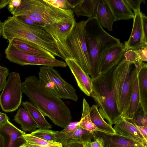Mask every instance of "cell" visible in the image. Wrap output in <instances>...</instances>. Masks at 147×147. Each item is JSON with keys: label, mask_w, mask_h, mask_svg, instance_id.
Masks as SVG:
<instances>
[{"label": "cell", "mask_w": 147, "mask_h": 147, "mask_svg": "<svg viewBox=\"0 0 147 147\" xmlns=\"http://www.w3.org/2000/svg\"><path fill=\"white\" fill-rule=\"evenodd\" d=\"M133 64L125 58L92 78L93 92L90 96L96 103L101 116L111 125L121 117L117 107L116 99L127 75L132 70Z\"/></svg>", "instance_id": "1"}, {"label": "cell", "mask_w": 147, "mask_h": 147, "mask_svg": "<svg viewBox=\"0 0 147 147\" xmlns=\"http://www.w3.org/2000/svg\"><path fill=\"white\" fill-rule=\"evenodd\" d=\"M22 89L31 102L56 125L64 128L71 122L70 111L65 104L42 87L36 76L26 78L22 83Z\"/></svg>", "instance_id": "2"}, {"label": "cell", "mask_w": 147, "mask_h": 147, "mask_svg": "<svg viewBox=\"0 0 147 147\" xmlns=\"http://www.w3.org/2000/svg\"><path fill=\"white\" fill-rule=\"evenodd\" d=\"M1 35L9 41L18 39L32 42L61 58L55 41L47 32L42 27L28 25L15 16L8 17L2 22Z\"/></svg>", "instance_id": "3"}, {"label": "cell", "mask_w": 147, "mask_h": 147, "mask_svg": "<svg viewBox=\"0 0 147 147\" xmlns=\"http://www.w3.org/2000/svg\"><path fill=\"white\" fill-rule=\"evenodd\" d=\"M84 34L89 55L92 78L99 74V64L101 55L107 49L121 42L120 40L107 33L96 19L92 17L86 21Z\"/></svg>", "instance_id": "4"}, {"label": "cell", "mask_w": 147, "mask_h": 147, "mask_svg": "<svg viewBox=\"0 0 147 147\" xmlns=\"http://www.w3.org/2000/svg\"><path fill=\"white\" fill-rule=\"evenodd\" d=\"M73 9L56 7L45 0H21L13 15L26 16L45 26L65 21L74 15Z\"/></svg>", "instance_id": "5"}, {"label": "cell", "mask_w": 147, "mask_h": 147, "mask_svg": "<svg viewBox=\"0 0 147 147\" xmlns=\"http://www.w3.org/2000/svg\"><path fill=\"white\" fill-rule=\"evenodd\" d=\"M38 74L39 84L48 93L60 98L78 101L76 89L53 67H40Z\"/></svg>", "instance_id": "6"}, {"label": "cell", "mask_w": 147, "mask_h": 147, "mask_svg": "<svg viewBox=\"0 0 147 147\" xmlns=\"http://www.w3.org/2000/svg\"><path fill=\"white\" fill-rule=\"evenodd\" d=\"M86 21L77 23L66 40V43L72 59L86 74L91 70L90 60L84 34Z\"/></svg>", "instance_id": "7"}, {"label": "cell", "mask_w": 147, "mask_h": 147, "mask_svg": "<svg viewBox=\"0 0 147 147\" xmlns=\"http://www.w3.org/2000/svg\"><path fill=\"white\" fill-rule=\"evenodd\" d=\"M22 84L19 73L13 72L9 74L0 95V106L3 111L12 112L20 106L23 93Z\"/></svg>", "instance_id": "8"}, {"label": "cell", "mask_w": 147, "mask_h": 147, "mask_svg": "<svg viewBox=\"0 0 147 147\" xmlns=\"http://www.w3.org/2000/svg\"><path fill=\"white\" fill-rule=\"evenodd\" d=\"M76 23L74 14L67 21L42 27L55 41L61 58L65 60L72 59L66 44V40Z\"/></svg>", "instance_id": "9"}, {"label": "cell", "mask_w": 147, "mask_h": 147, "mask_svg": "<svg viewBox=\"0 0 147 147\" xmlns=\"http://www.w3.org/2000/svg\"><path fill=\"white\" fill-rule=\"evenodd\" d=\"M5 53L6 58L10 62L21 66L37 65L65 67L67 65L65 62L56 59H46L28 54L9 42Z\"/></svg>", "instance_id": "10"}, {"label": "cell", "mask_w": 147, "mask_h": 147, "mask_svg": "<svg viewBox=\"0 0 147 147\" xmlns=\"http://www.w3.org/2000/svg\"><path fill=\"white\" fill-rule=\"evenodd\" d=\"M92 138H100L103 147H144L143 144L117 134H111L99 131L92 133Z\"/></svg>", "instance_id": "11"}, {"label": "cell", "mask_w": 147, "mask_h": 147, "mask_svg": "<svg viewBox=\"0 0 147 147\" xmlns=\"http://www.w3.org/2000/svg\"><path fill=\"white\" fill-rule=\"evenodd\" d=\"M142 14L141 12L134 13L132 30L128 40L124 44L126 51L129 50H136L147 46L144 41Z\"/></svg>", "instance_id": "12"}, {"label": "cell", "mask_w": 147, "mask_h": 147, "mask_svg": "<svg viewBox=\"0 0 147 147\" xmlns=\"http://www.w3.org/2000/svg\"><path fill=\"white\" fill-rule=\"evenodd\" d=\"M74 77L80 89L88 96H90L93 92L92 79L85 73L72 59L65 60Z\"/></svg>", "instance_id": "13"}, {"label": "cell", "mask_w": 147, "mask_h": 147, "mask_svg": "<svg viewBox=\"0 0 147 147\" xmlns=\"http://www.w3.org/2000/svg\"><path fill=\"white\" fill-rule=\"evenodd\" d=\"M126 52L124 44L121 42L106 49L100 59L99 74L110 65L122 60L125 58L124 55Z\"/></svg>", "instance_id": "14"}, {"label": "cell", "mask_w": 147, "mask_h": 147, "mask_svg": "<svg viewBox=\"0 0 147 147\" xmlns=\"http://www.w3.org/2000/svg\"><path fill=\"white\" fill-rule=\"evenodd\" d=\"M136 69V67L135 66L134 68L128 74L120 88L116 99L117 107L121 117L125 113L128 105L132 83Z\"/></svg>", "instance_id": "15"}, {"label": "cell", "mask_w": 147, "mask_h": 147, "mask_svg": "<svg viewBox=\"0 0 147 147\" xmlns=\"http://www.w3.org/2000/svg\"><path fill=\"white\" fill-rule=\"evenodd\" d=\"M116 134L140 142L144 145L147 141L135 125L121 117L113 128Z\"/></svg>", "instance_id": "16"}, {"label": "cell", "mask_w": 147, "mask_h": 147, "mask_svg": "<svg viewBox=\"0 0 147 147\" xmlns=\"http://www.w3.org/2000/svg\"><path fill=\"white\" fill-rule=\"evenodd\" d=\"M141 64L134 65L136 67V69L132 83L129 103L126 111L121 117L126 119H132L136 112L140 107L138 73Z\"/></svg>", "instance_id": "17"}, {"label": "cell", "mask_w": 147, "mask_h": 147, "mask_svg": "<svg viewBox=\"0 0 147 147\" xmlns=\"http://www.w3.org/2000/svg\"><path fill=\"white\" fill-rule=\"evenodd\" d=\"M9 42L28 54L46 59H55V56L51 53L32 42L18 39H13L9 41Z\"/></svg>", "instance_id": "18"}, {"label": "cell", "mask_w": 147, "mask_h": 147, "mask_svg": "<svg viewBox=\"0 0 147 147\" xmlns=\"http://www.w3.org/2000/svg\"><path fill=\"white\" fill-rule=\"evenodd\" d=\"M96 18L102 28L112 31L114 18L105 0H100L92 17Z\"/></svg>", "instance_id": "19"}, {"label": "cell", "mask_w": 147, "mask_h": 147, "mask_svg": "<svg viewBox=\"0 0 147 147\" xmlns=\"http://www.w3.org/2000/svg\"><path fill=\"white\" fill-rule=\"evenodd\" d=\"M0 130L5 132L9 137L7 147H19L26 143L22 137L25 133L17 128L9 120L0 124Z\"/></svg>", "instance_id": "20"}, {"label": "cell", "mask_w": 147, "mask_h": 147, "mask_svg": "<svg viewBox=\"0 0 147 147\" xmlns=\"http://www.w3.org/2000/svg\"><path fill=\"white\" fill-rule=\"evenodd\" d=\"M105 1L112 12L115 22L134 18V13L123 0H105Z\"/></svg>", "instance_id": "21"}, {"label": "cell", "mask_w": 147, "mask_h": 147, "mask_svg": "<svg viewBox=\"0 0 147 147\" xmlns=\"http://www.w3.org/2000/svg\"><path fill=\"white\" fill-rule=\"evenodd\" d=\"M140 106L145 114H147V65L142 63L138 73Z\"/></svg>", "instance_id": "22"}, {"label": "cell", "mask_w": 147, "mask_h": 147, "mask_svg": "<svg viewBox=\"0 0 147 147\" xmlns=\"http://www.w3.org/2000/svg\"><path fill=\"white\" fill-rule=\"evenodd\" d=\"M14 120L20 124L24 132L30 133L38 128L36 123L29 113L24 109L20 108L14 118Z\"/></svg>", "instance_id": "23"}, {"label": "cell", "mask_w": 147, "mask_h": 147, "mask_svg": "<svg viewBox=\"0 0 147 147\" xmlns=\"http://www.w3.org/2000/svg\"><path fill=\"white\" fill-rule=\"evenodd\" d=\"M100 0H78L73 9L77 16H83L90 18L94 13L96 7Z\"/></svg>", "instance_id": "24"}, {"label": "cell", "mask_w": 147, "mask_h": 147, "mask_svg": "<svg viewBox=\"0 0 147 147\" xmlns=\"http://www.w3.org/2000/svg\"><path fill=\"white\" fill-rule=\"evenodd\" d=\"M22 105L36 123L38 128L50 129L52 128V125L46 121L43 115L31 102L25 101L22 102Z\"/></svg>", "instance_id": "25"}, {"label": "cell", "mask_w": 147, "mask_h": 147, "mask_svg": "<svg viewBox=\"0 0 147 147\" xmlns=\"http://www.w3.org/2000/svg\"><path fill=\"white\" fill-rule=\"evenodd\" d=\"M89 114L92 122L98 129L105 133L116 134L112 125L104 120L100 113L97 105H93L90 107Z\"/></svg>", "instance_id": "26"}, {"label": "cell", "mask_w": 147, "mask_h": 147, "mask_svg": "<svg viewBox=\"0 0 147 147\" xmlns=\"http://www.w3.org/2000/svg\"><path fill=\"white\" fill-rule=\"evenodd\" d=\"M90 109L88 103L85 99L84 98L82 114L81 119L79 121L80 126L82 128L92 133L96 131L105 132L103 131L98 128L92 122L89 114Z\"/></svg>", "instance_id": "27"}, {"label": "cell", "mask_w": 147, "mask_h": 147, "mask_svg": "<svg viewBox=\"0 0 147 147\" xmlns=\"http://www.w3.org/2000/svg\"><path fill=\"white\" fill-rule=\"evenodd\" d=\"M79 123L80 121L71 122L62 130L57 131L55 134L57 142L61 143L63 147L65 146Z\"/></svg>", "instance_id": "28"}, {"label": "cell", "mask_w": 147, "mask_h": 147, "mask_svg": "<svg viewBox=\"0 0 147 147\" xmlns=\"http://www.w3.org/2000/svg\"><path fill=\"white\" fill-rule=\"evenodd\" d=\"M92 133L82 128L79 124L68 140L67 144L71 142H77L87 144L92 142Z\"/></svg>", "instance_id": "29"}, {"label": "cell", "mask_w": 147, "mask_h": 147, "mask_svg": "<svg viewBox=\"0 0 147 147\" xmlns=\"http://www.w3.org/2000/svg\"><path fill=\"white\" fill-rule=\"evenodd\" d=\"M22 137L27 143L31 145L44 147H63L62 144L59 142L46 141L31 135L30 134L25 133Z\"/></svg>", "instance_id": "30"}, {"label": "cell", "mask_w": 147, "mask_h": 147, "mask_svg": "<svg viewBox=\"0 0 147 147\" xmlns=\"http://www.w3.org/2000/svg\"><path fill=\"white\" fill-rule=\"evenodd\" d=\"M57 131L39 129L30 134L39 138L49 141L57 142L55 134Z\"/></svg>", "instance_id": "31"}, {"label": "cell", "mask_w": 147, "mask_h": 147, "mask_svg": "<svg viewBox=\"0 0 147 147\" xmlns=\"http://www.w3.org/2000/svg\"><path fill=\"white\" fill-rule=\"evenodd\" d=\"M125 119L137 125L147 126V114L144 113L141 107L136 112L132 119Z\"/></svg>", "instance_id": "32"}, {"label": "cell", "mask_w": 147, "mask_h": 147, "mask_svg": "<svg viewBox=\"0 0 147 147\" xmlns=\"http://www.w3.org/2000/svg\"><path fill=\"white\" fill-rule=\"evenodd\" d=\"M124 56L126 61L130 63L134 64H141L140 62L139 56L136 50H128L125 53Z\"/></svg>", "instance_id": "33"}, {"label": "cell", "mask_w": 147, "mask_h": 147, "mask_svg": "<svg viewBox=\"0 0 147 147\" xmlns=\"http://www.w3.org/2000/svg\"><path fill=\"white\" fill-rule=\"evenodd\" d=\"M48 3L57 8L65 10L72 9L67 0H45Z\"/></svg>", "instance_id": "34"}, {"label": "cell", "mask_w": 147, "mask_h": 147, "mask_svg": "<svg viewBox=\"0 0 147 147\" xmlns=\"http://www.w3.org/2000/svg\"><path fill=\"white\" fill-rule=\"evenodd\" d=\"M128 7L132 9L134 13L141 12L140 5L143 0H123Z\"/></svg>", "instance_id": "35"}, {"label": "cell", "mask_w": 147, "mask_h": 147, "mask_svg": "<svg viewBox=\"0 0 147 147\" xmlns=\"http://www.w3.org/2000/svg\"><path fill=\"white\" fill-rule=\"evenodd\" d=\"M15 17L19 20L28 25L32 26H39L42 27H43V26L41 24L33 20L26 16H18Z\"/></svg>", "instance_id": "36"}, {"label": "cell", "mask_w": 147, "mask_h": 147, "mask_svg": "<svg viewBox=\"0 0 147 147\" xmlns=\"http://www.w3.org/2000/svg\"><path fill=\"white\" fill-rule=\"evenodd\" d=\"M21 3V0H9L8 9L13 15L16 8L20 5Z\"/></svg>", "instance_id": "37"}, {"label": "cell", "mask_w": 147, "mask_h": 147, "mask_svg": "<svg viewBox=\"0 0 147 147\" xmlns=\"http://www.w3.org/2000/svg\"><path fill=\"white\" fill-rule=\"evenodd\" d=\"M139 55L140 62L142 63L143 61H147V46L136 50Z\"/></svg>", "instance_id": "38"}, {"label": "cell", "mask_w": 147, "mask_h": 147, "mask_svg": "<svg viewBox=\"0 0 147 147\" xmlns=\"http://www.w3.org/2000/svg\"><path fill=\"white\" fill-rule=\"evenodd\" d=\"M142 22L144 42L147 46V17L142 13Z\"/></svg>", "instance_id": "39"}, {"label": "cell", "mask_w": 147, "mask_h": 147, "mask_svg": "<svg viewBox=\"0 0 147 147\" xmlns=\"http://www.w3.org/2000/svg\"><path fill=\"white\" fill-rule=\"evenodd\" d=\"M93 142L86 144L89 147H103L101 139L99 138H93Z\"/></svg>", "instance_id": "40"}, {"label": "cell", "mask_w": 147, "mask_h": 147, "mask_svg": "<svg viewBox=\"0 0 147 147\" xmlns=\"http://www.w3.org/2000/svg\"><path fill=\"white\" fill-rule=\"evenodd\" d=\"M9 74V73L0 74V92L3 90L6 84V78Z\"/></svg>", "instance_id": "41"}, {"label": "cell", "mask_w": 147, "mask_h": 147, "mask_svg": "<svg viewBox=\"0 0 147 147\" xmlns=\"http://www.w3.org/2000/svg\"><path fill=\"white\" fill-rule=\"evenodd\" d=\"M135 125L143 136L145 140L147 141V126H139Z\"/></svg>", "instance_id": "42"}, {"label": "cell", "mask_w": 147, "mask_h": 147, "mask_svg": "<svg viewBox=\"0 0 147 147\" xmlns=\"http://www.w3.org/2000/svg\"><path fill=\"white\" fill-rule=\"evenodd\" d=\"M86 144L80 142H71L63 147H86Z\"/></svg>", "instance_id": "43"}, {"label": "cell", "mask_w": 147, "mask_h": 147, "mask_svg": "<svg viewBox=\"0 0 147 147\" xmlns=\"http://www.w3.org/2000/svg\"><path fill=\"white\" fill-rule=\"evenodd\" d=\"M9 120V118L5 113L0 112V124L4 123Z\"/></svg>", "instance_id": "44"}, {"label": "cell", "mask_w": 147, "mask_h": 147, "mask_svg": "<svg viewBox=\"0 0 147 147\" xmlns=\"http://www.w3.org/2000/svg\"><path fill=\"white\" fill-rule=\"evenodd\" d=\"M9 0H0V9H2L8 5Z\"/></svg>", "instance_id": "45"}, {"label": "cell", "mask_w": 147, "mask_h": 147, "mask_svg": "<svg viewBox=\"0 0 147 147\" xmlns=\"http://www.w3.org/2000/svg\"><path fill=\"white\" fill-rule=\"evenodd\" d=\"M5 138L1 135L0 130V147H5Z\"/></svg>", "instance_id": "46"}, {"label": "cell", "mask_w": 147, "mask_h": 147, "mask_svg": "<svg viewBox=\"0 0 147 147\" xmlns=\"http://www.w3.org/2000/svg\"><path fill=\"white\" fill-rule=\"evenodd\" d=\"M9 72L8 69L5 67L0 66V74H5Z\"/></svg>", "instance_id": "47"}, {"label": "cell", "mask_w": 147, "mask_h": 147, "mask_svg": "<svg viewBox=\"0 0 147 147\" xmlns=\"http://www.w3.org/2000/svg\"><path fill=\"white\" fill-rule=\"evenodd\" d=\"M24 145L25 147H44L38 145H31L26 142L24 144Z\"/></svg>", "instance_id": "48"}, {"label": "cell", "mask_w": 147, "mask_h": 147, "mask_svg": "<svg viewBox=\"0 0 147 147\" xmlns=\"http://www.w3.org/2000/svg\"><path fill=\"white\" fill-rule=\"evenodd\" d=\"M2 28V22L0 20V37L1 35Z\"/></svg>", "instance_id": "49"}, {"label": "cell", "mask_w": 147, "mask_h": 147, "mask_svg": "<svg viewBox=\"0 0 147 147\" xmlns=\"http://www.w3.org/2000/svg\"><path fill=\"white\" fill-rule=\"evenodd\" d=\"M24 144H22V145L21 146H19V147H25V146L24 145Z\"/></svg>", "instance_id": "50"}, {"label": "cell", "mask_w": 147, "mask_h": 147, "mask_svg": "<svg viewBox=\"0 0 147 147\" xmlns=\"http://www.w3.org/2000/svg\"><path fill=\"white\" fill-rule=\"evenodd\" d=\"M86 147H89L87 145V144H86Z\"/></svg>", "instance_id": "51"}, {"label": "cell", "mask_w": 147, "mask_h": 147, "mask_svg": "<svg viewBox=\"0 0 147 147\" xmlns=\"http://www.w3.org/2000/svg\"><path fill=\"white\" fill-rule=\"evenodd\" d=\"M144 147H147V144L145 145Z\"/></svg>", "instance_id": "52"}]
</instances>
